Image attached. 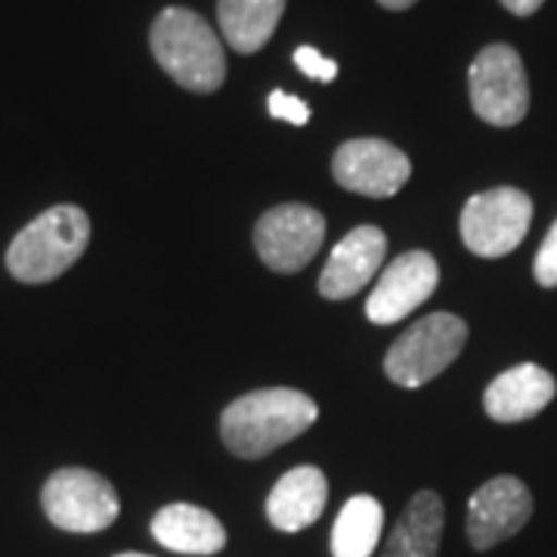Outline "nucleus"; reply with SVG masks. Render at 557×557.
Segmentation results:
<instances>
[{"label": "nucleus", "mask_w": 557, "mask_h": 557, "mask_svg": "<svg viewBox=\"0 0 557 557\" xmlns=\"http://www.w3.org/2000/svg\"><path fill=\"white\" fill-rule=\"evenodd\" d=\"M319 406L292 387H270L233 399L220 416V437L239 458H263L317 424Z\"/></svg>", "instance_id": "f257e3e1"}, {"label": "nucleus", "mask_w": 557, "mask_h": 557, "mask_svg": "<svg viewBox=\"0 0 557 557\" xmlns=\"http://www.w3.org/2000/svg\"><path fill=\"white\" fill-rule=\"evenodd\" d=\"M149 44L161 69L193 94H214L226 81V50L218 32L186 7L161 10Z\"/></svg>", "instance_id": "f03ea898"}, {"label": "nucleus", "mask_w": 557, "mask_h": 557, "mask_svg": "<svg viewBox=\"0 0 557 557\" xmlns=\"http://www.w3.org/2000/svg\"><path fill=\"white\" fill-rule=\"evenodd\" d=\"M90 245V218L78 205H57L35 218L7 248V270L20 282L60 278Z\"/></svg>", "instance_id": "7ed1b4c3"}, {"label": "nucleus", "mask_w": 557, "mask_h": 557, "mask_svg": "<svg viewBox=\"0 0 557 557\" xmlns=\"http://www.w3.org/2000/svg\"><path fill=\"white\" fill-rule=\"evenodd\" d=\"M468 344V322L456 313H431L409 325L384 357L387 379L399 387H424L443 375Z\"/></svg>", "instance_id": "20e7f679"}, {"label": "nucleus", "mask_w": 557, "mask_h": 557, "mask_svg": "<svg viewBox=\"0 0 557 557\" xmlns=\"http://www.w3.org/2000/svg\"><path fill=\"white\" fill-rule=\"evenodd\" d=\"M44 515L65 533H100L119 520L115 486L90 468H60L40 490Z\"/></svg>", "instance_id": "39448f33"}, {"label": "nucleus", "mask_w": 557, "mask_h": 557, "mask_svg": "<svg viewBox=\"0 0 557 557\" xmlns=\"http://www.w3.org/2000/svg\"><path fill=\"white\" fill-rule=\"evenodd\" d=\"M471 106L480 121L493 127H515L530 112V81L515 47L490 44L478 53L468 72Z\"/></svg>", "instance_id": "423d86ee"}, {"label": "nucleus", "mask_w": 557, "mask_h": 557, "mask_svg": "<svg viewBox=\"0 0 557 557\" xmlns=\"http://www.w3.org/2000/svg\"><path fill=\"white\" fill-rule=\"evenodd\" d=\"M533 199L515 186H496L471 196L461 211V242L478 258H505L530 233Z\"/></svg>", "instance_id": "0eeeda50"}, {"label": "nucleus", "mask_w": 557, "mask_h": 557, "mask_svg": "<svg viewBox=\"0 0 557 557\" xmlns=\"http://www.w3.org/2000/svg\"><path fill=\"white\" fill-rule=\"evenodd\" d=\"M325 239V218L310 205L270 208L255 226V248L260 260L276 273H298L317 258Z\"/></svg>", "instance_id": "6e6552de"}, {"label": "nucleus", "mask_w": 557, "mask_h": 557, "mask_svg": "<svg viewBox=\"0 0 557 557\" xmlns=\"http://www.w3.org/2000/svg\"><path fill=\"white\" fill-rule=\"evenodd\" d=\"M332 174L347 193L387 199L412 177V161L387 139H347L332 159Z\"/></svg>", "instance_id": "1a4fd4ad"}, {"label": "nucleus", "mask_w": 557, "mask_h": 557, "mask_svg": "<svg viewBox=\"0 0 557 557\" xmlns=\"http://www.w3.org/2000/svg\"><path fill=\"white\" fill-rule=\"evenodd\" d=\"M533 518V493L511 474L486 480L468 502V542L478 552H490L498 542L518 536Z\"/></svg>", "instance_id": "9d476101"}, {"label": "nucleus", "mask_w": 557, "mask_h": 557, "mask_svg": "<svg viewBox=\"0 0 557 557\" xmlns=\"http://www.w3.org/2000/svg\"><path fill=\"white\" fill-rule=\"evenodd\" d=\"M440 282V267L428 251H406L381 273L375 292L366 300V317L375 325H394L416 313L434 295Z\"/></svg>", "instance_id": "9b49d317"}, {"label": "nucleus", "mask_w": 557, "mask_h": 557, "mask_svg": "<svg viewBox=\"0 0 557 557\" xmlns=\"http://www.w3.org/2000/svg\"><path fill=\"white\" fill-rule=\"evenodd\" d=\"M387 236L379 226H357L332 248L319 276V295L329 300H347L359 295L384 263Z\"/></svg>", "instance_id": "f8f14e48"}, {"label": "nucleus", "mask_w": 557, "mask_h": 557, "mask_svg": "<svg viewBox=\"0 0 557 557\" xmlns=\"http://www.w3.org/2000/svg\"><path fill=\"white\" fill-rule=\"evenodd\" d=\"M557 394L552 372H545L536 362H520L515 369H505L483 394V409L493 421L515 424L539 416Z\"/></svg>", "instance_id": "ddd939ff"}, {"label": "nucleus", "mask_w": 557, "mask_h": 557, "mask_svg": "<svg viewBox=\"0 0 557 557\" xmlns=\"http://www.w3.org/2000/svg\"><path fill=\"white\" fill-rule=\"evenodd\" d=\"M329 502V480L313 465L292 468L282 474L267 496V518L282 533H300L317 523Z\"/></svg>", "instance_id": "4468645a"}, {"label": "nucleus", "mask_w": 557, "mask_h": 557, "mask_svg": "<svg viewBox=\"0 0 557 557\" xmlns=\"http://www.w3.org/2000/svg\"><path fill=\"white\" fill-rule=\"evenodd\" d=\"M152 536L180 555H218L226 545V530L208 508L177 502L164 505L152 518Z\"/></svg>", "instance_id": "2eb2a0df"}, {"label": "nucleus", "mask_w": 557, "mask_h": 557, "mask_svg": "<svg viewBox=\"0 0 557 557\" xmlns=\"http://www.w3.org/2000/svg\"><path fill=\"white\" fill-rule=\"evenodd\" d=\"M446 508L434 490H421L403 508L381 557H437Z\"/></svg>", "instance_id": "dca6fc26"}, {"label": "nucleus", "mask_w": 557, "mask_h": 557, "mask_svg": "<svg viewBox=\"0 0 557 557\" xmlns=\"http://www.w3.org/2000/svg\"><path fill=\"white\" fill-rule=\"evenodd\" d=\"M282 13H285V0H218L223 40L242 57L267 47Z\"/></svg>", "instance_id": "f3484780"}, {"label": "nucleus", "mask_w": 557, "mask_h": 557, "mask_svg": "<svg viewBox=\"0 0 557 557\" xmlns=\"http://www.w3.org/2000/svg\"><path fill=\"white\" fill-rule=\"evenodd\" d=\"M381 530H384V508L379 498H347L332 527V557H372L381 542Z\"/></svg>", "instance_id": "a211bd4d"}, {"label": "nucleus", "mask_w": 557, "mask_h": 557, "mask_svg": "<svg viewBox=\"0 0 557 557\" xmlns=\"http://www.w3.org/2000/svg\"><path fill=\"white\" fill-rule=\"evenodd\" d=\"M295 65L307 78L322 81V84H332V81L338 78V62L322 57L317 47H307V44L295 50Z\"/></svg>", "instance_id": "6ab92c4d"}, {"label": "nucleus", "mask_w": 557, "mask_h": 557, "mask_svg": "<svg viewBox=\"0 0 557 557\" xmlns=\"http://www.w3.org/2000/svg\"><path fill=\"white\" fill-rule=\"evenodd\" d=\"M533 273H536V282L542 288H557V220L539 245Z\"/></svg>", "instance_id": "aec40b11"}, {"label": "nucleus", "mask_w": 557, "mask_h": 557, "mask_svg": "<svg viewBox=\"0 0 557 557\" xmlns=\"http://www.w3.org/2000/svg\"><path fill=\"white\" fill-rule=\"evenodd\" d=\"M267 106H270V115L278 121H288V124H298V127H304L310 121V106L300 97L285 94V90H273Z\"/></svg>", "instance_id": "412c9836"}, {"label": "nucleus", "mask_w": 557, "mask_h": 557, "mask_svg": "<svg viewBox=\"0 0 557 557\" xmlns=\"http://www.w3.org/2000/svg\"><path fill=\"white\" fill-rule=\"evenodd\" d=\"M545 0H502V7L515 16H533Z\"/></svg>", "instance_id": "4be33fe9"}, {"label": "nucleus", "mask_w": 557, "mask_h": 557, "mask_svg": "<svg viewBox=\"0 0 557 557\" xmlns=\"http://www.w3.org/2000/svg\"><path fill=\"white\" fill-rule=\"evenodd\" d=\"M384 10H409V7H416L418 0H379Z\"/></svg>", "instance_id": "5701e85b"}, {"label": "nucleus", "mask_w": 557, "mask_h": 557, "mask_svg": "<svg viewBox=\"0 0 557 557\" xmlns=\"http://www.w3.org/2000/svg\"><path fill=\"white\" fill-rule=\"evenodd\" d=\"M115 557H152V555H139V552H124V555H115Z\"/></svg>", "instance_id": "b1692460"}]
</instances>
